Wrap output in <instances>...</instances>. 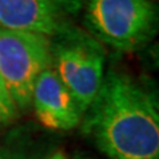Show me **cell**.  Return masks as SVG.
<instances>
[{
    "instance_id": "1",
    "label": "cell",
    "mask_w": 159,
    "mask_h": 159,
    "mask_svg": "<svg viewBox=\"0 0 159 159\" xmlns=\"http://www.w3.org/2000/svg\"><path fill=\"white\" fill-rule=\"evenodd\" d=\"M81 122L109 159H159L157 99L130 74L107 70Z\"/></svg>"
},
{
    "instance_id": "2",
    "label": "cell",
    "mask_w": 159,
    "mask_h": 159,
    "mask_svg": "<svg viewBox=\"0 0 159 159\" xmlns=\"http://www.w3.org/2000/svg\"><path fill=\"white\" fill-rule=\"evenodd\" d=\"M84 25L101 44L121 52L145 48L158 29L151 0H85Z\"/></svg>"
},
{
    "instance_id": "3",
    "label": "cell",
    "mask_w": 159,
    "mask_h": 159,
    "mask_svg": "<svg viewBox=\"0 0 159 159\" xmlns=\"http://www.w3.org/2000/svg\"><path fill=\"white\" fill-rule=\"evenodd\" d=\"M49 41L51 66L86 111L105 76L103 44L74 25L54 34Z\"/></svg>"
},
{
    "instance_id": "4",
    "label": "cell",
    "mask_w": 159,
    "mask_h": 159,
    "mask_svg": "<svg viewBox=\"0 0 159 159\" xmlns=\"http://www.w3.org/2000/svg\"><path fill=\"white\" fill-rule=\"evenodd\" d=\"M51 62L49 37L0 28V76L19 111L31 107L34 84Z\"/></svg>"
},
{
    "instance_id": "5",
    "label": "cell",
    "mask_w": 159,
    "mask_h": 159,
    "mask_svg": "<svg viewBox=\"0 0 159 159\" xmlns=\"http://www.w3.org/2000/svg\"><path fill=\"white\" fill-rule=\"evenodd\" d=\"M85 0H0V28L45 37L73 27Z\"/></svg>"
},
{
    "instance_id": "6",
    "label": "cell",
    "mask_w": 159,
    "mask_h": 159,
    "mask_svg": "<svg viewBox=\"0 0 159 159\" xmlns=\"http://www.w3.org/2000/svg\"><path fill=\"white\" fill-rule=\"evenodd\" d=\"M34 116L44 127L68 131L77 127L85 111L52 66L39 76L32 93Z\"/></svg>"
},
{
    "instance_id": "7",
    "label": "cell",
    "mask_w": 159,
    "mask_h": 159,
    "mask_svg": "<svg viewBox=\"0 0 159 159\" xmlns=\"http://www.w3.org/2000/svg\"><path fill=\"white\" fill-rule=\"evenodd\" d=\"M47 146L24 131H15L0 145V159H49Z\"/></svg>"
},
{
    "instance_id": "8",
    "label": "cell",
    "mask_w": 159,
    "mask_h": 159,
    "mask_svg": "<svg viewBox=\"0 0 159 159\" xmlns=\"http://www.w3.org/2000/svg\"><path fill=\"white\" fill-rule=\"evenodd\" d=\"M19 109L15 105L8 89L0 76V126H7L19 117Z\"/></svg>"
},
{
    "instance_id": "9",
    "label": "cell",
    "mask_w": 159,
    "mask_h": 159,
    "mask_svg": "<svg viewBox=\"0 0 159 159\" xmlns=\"http://www.w3.org/2000/svg\"><path fill=\"white\" fill-rule=\"evenodd\" d=\"M49 159H66L65 157V154H64L62 151H56V152H53L51 157H49Z\"/></svg>"
}]
</instances>
